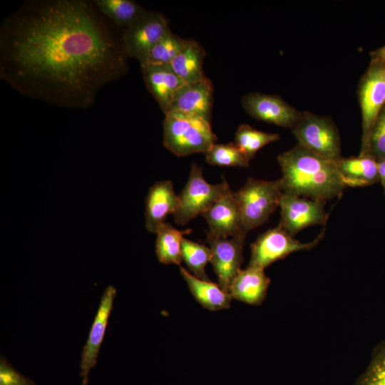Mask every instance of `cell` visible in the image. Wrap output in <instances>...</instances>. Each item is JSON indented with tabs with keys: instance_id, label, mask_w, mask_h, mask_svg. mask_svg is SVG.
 Wrapping results in <instances>:
<instances>
[{
	"instance_id": "6da1fadb",
	"label": "cell",
	"mask_w": 385,
	"mask_h": 385,
	"mask_svg": "<svg viewBox=\"0 0 385 385\" xmlns=\"http://www.w3.org/2000/svg\"><path fill=\"white\" fill-rule=\"evenodd\" d=\"M100 12L84 0L24 3L1 25V79L34 99L88 108L128 71L121 38Z\"/></svg>"
},
{
	"instance_id": "7a4b0ae2",
	"label": "cell",
	"mask_w": 385,
	"mask_h": 385,
	"mask_svg": "<svg viewBox=\"0 0 385 385\" xmlns=\"http://www.w3.org/2000/svg\"><path fill=\"white\" fill-rule=\"evenodd\" d=\"M284 194L327 202L339 197L346 186L337 162L326 159L297 144L277 157Z\"/></svg>"
},
{
	"instance_id": "3957f363",
	"label": "cell",
	"mask_w": 385,
	"mask_h": 385,
	"mask_svg": "<svg viewBox=\"0 0 385 385\" xmlns=\"http://www.w3.org/2000/svg\"><path fill=\"white\" fill-rule=\"evenodd\" d=\"M163 145L178 157L204 153L215 143L210 122L200 117L175 112L164 113Z\"/></svg>"
},
{
	"instance_id": "277c9868",
	"label": "cell",
	"mask_w": 385,
	"mask_h": 385,
	"mask_svg": "<svg viewBox=\"0 0 385 385\" xmlns=\"http://www.w3.org/2000/svg\"><path fill=\"white\" fill-rule=\"evenodd\" d=\"M237 202L242 232L247 235L265 223L279 205L283 194L280 183L249 178L239 190L232 192Z\"/></svg>"
},
{
	"instance_id": "5b68a950",
	"label": "cell",
	"mask_w": 385,
	"mask_h": 385,
	"mask_svg": "<svg viewBox=\"0 0 385 385\" xmlns=\"http://www.w3.org/2000/svg\"><path fill=\"white\" fill-rule=\"evenodd\" d=\"M291 130L301 146L332 161L342 158L339 130L331 118L302 111Z\"/></svg>"
},
{
	"instance_id": "8992f818",
	"label": "cell",
	"mask_w": 385,
	"mask_h": 385,
	"mask_svg": "<svg viewBox=\"0 0 385 385\" xmlns=\"http://www.w3.org/2000/svg\"><path fill=\"white\" fill-rule=\"evenodd\" d=\"M361 114L360 155H367L369 141L379 114L385 105V62H369L357 89Z\"/></svg>"
},
{
	"instance_id": "52a82bcc",
	"label": "cell",
	"mask_w": 385,
	"mask_h": 385,
	"mask_svg": "<svg viewBox=\"0 0 385 385\" xmlns=\"http://www.w3.org/2000/svg\"><path fill=\"white\" fill-rule=\"evenodd\" d=\"M229 188L225 179L217 184L207 183L203 176L202 168L193 163L188 182L178 195V207L173 214L175 222L183 226L202 215Z\"/></svg>"
},
{
	"instance_id": "ba28073f",
	"label": "cell",
	"mask_w": 385,
	"mask_h": 385,
	"mask_svg": "<svg viewBox=\"0 0 385 385\" xmlns=\"http://www.w3.org/2000/svg\"><path fill=\"white\" fill-rule=\"evenodd\" d=\"M324 235L323 230L314 240L302 242L277 225L260 235L251 245V257L248 266L265 270L292 252L312 250L318 245Z\"/></svg>"
},
{
	"instance_id": "9c48e42d",
	"label": "cell",
	"mask_w": 385,
	"mask_h": 385,
	"mask_svg": "<svg viewBox=\"0 0 385 385\" xmlns=\"http://www.w3.org/2000/svg\"><path fill=\"white\" fill-rule=\"evenodd\" d=\"M169 30L163 14L146 11L122 35L121 43L126 56L143 63L150 49Z\"/></svg>"
},
{
	"instance_id": "30bf717a",
	"label": "cell",
	"mask_w": 385,
	"mask_h": 385,
	"mask_svg": "<svg viewBox=\"0 0 385 385\" xmlns=\"http://www.w3.org/2000/svg\"><path fill=\"white\" fill-rule=\"evenodd\" d=\"M326 202L283 193L279 205L281 218L278 225L292 237L306 227L325 225L329 217Z\"/></svg>"
},
{
	"instance_id": "8fae6325",
	"label": "cell",
	"mask_w": 385,
	"mask_h": 385,
	"mask_svg": "<svg viewBox=\"0 0 385 385\" xmlns=\"http://www.w3.org/2000/svg\"><path fill=\"white\" fill-rule=\"evenodd\" d=\"M245 236L239 234L222 238L207 234V242L212 250L210 262L218 284L225 291L228 292L231 282L241 270Z\"/></svg>"
},
{
	"instance_id": "7c38bea8",
	"label": "cell",
	"mask_w": 385,
	"mask_h": 385,
	"mask_svg": "<svg viewBox=\"0 0 385 385\" xmlns=\"http://www.w3.org/2000/svg\"><path fill=\"white\" fill-rule=\"evenodd\" d=\"M242 106L250 115L258 120L290 129L302 113L278 96L260 93L245 95Z\"/></svg>"
},
{
	"instance_id": "4fadbf2b",
	"label": "cell",
	"mask_w": 385,
	"mask_h": 385,
	"mask_svg": "<svg viewBox=\"0 0 385 385\" xmlns=\"http://www.w3.org/2000/svg\"><path fill=\"white\" fill-rule=\"evenodd\" d=\"M213 86L205 76L197 81L185 83L175 93L163 113H181L200 117L210 122Z\"/></svg>"
},
{
	"instance_id": "5bb4252c",
	"label": "cell",
	"mask_w": 385,
	"mask_h": 385,
	"mask_svg": "<svg viewBox=\"0 0 385 385\" xmlns=\"http://www.w3.org/2000/svg\"><path fill=\"white\" fill-rule=\"evenodd\" d=\"M116 293V289L113 286L109 285L101 296L88 339L83 348L80 364L81 376L83 379L81 385L87 384L89 372L97 363L98 355L103 340L109 316L113 309Z\"/></svg>"
},
{
	"instance_id": "9a60e30c",
	"label": "cell",
	"mask_w": 385,
	"mask_h": 385,
	"mask_svg": "<svg viewBox=\"0 0 385 385\" xmlns=\"http://www.w3.org/2000/svg\"><path fill=\"white\" fill-rule=\"evenodd\" d=\"M202 216L208 225L207 235L226 238L245 234L241 227L239 208L230 188L202 214Z\"/></svg>"
},
{
	"instance_id": "2e32d148",
	"label": "cell",
	"mask_w": 385,
	"mask_h": 385,
	"mask_svg": "<svg viewBox=\"0 0 385 385\" xmlns=\"http://www.w3.org/2000/svg\"><path fill=\"white\" fill-rule=\"evenodd\" d=\"M178 195L175 192L170 180L158 181L150 187L145 199V223L147 230L157 232L178 207Z\"/></svg>"
},
{
	"instance_id": "e0dca14e",
	"label": "cell",
	"mask_w": 385,
	"mask_h": 385,
	"mask_svg": "<svg viewBox=\"0 0 385 385\" xmlns=\"http://www.w3.org/2000/svg\"><path fill=\"white\" fill-rule=\"evenodd\" d=\"M145 85L164 113L175 93L185 82L170 64H140Z\"/></svg>"
},
{
	"instance_id": "ac0fdd59",
	"label": "cell",
	"mask_w": 385,
	"mask_h": 385,
	"mask_svg": "<svg viewBox=\"0 0 385 385\" xmlns=\"http://www.w3.org/2000/svg\"><path fill=\"white\" fill-rule=\"evenodd\" d=\"M270 279L265 270L247 266L241 270L231 282L228 292L232 299L251 305H260L265 300Z\"/></svg>"
},
{
	"instance_id": "d6986e66",
	"label": "cell",
	"mask_w": 385,
	"mask_h": 385,
	"mask_svg": "<svg viewBox=\"0 0 385 385\" xmlns=\"http://www.w3.org/2000/svg\"><path fill=\"white\" fill-rule=\"evenodd\" d=\"M337 166L346 187H366L379 182L377 160L370 155L342 157Z\"/></svg>"
},
{
	"instance_id": "ffe728a7",
	"label": "cell",
	"mask_w": 385,
	"mask_h": 385,
	"mask_svg": "<svg viewBox=\"0 0 385 385\" xmlns=\"http://www.w3.org/2000/svg\"><path fill=\"white\" fill-rule=\"evenodd\" d=\"M180 273L190 293L203 307L210 311L230 308L232 297L219 284L199 279L182 266H180Z\"/></svg>"
},
{
	"instance_id": "44dd1931",
	"label": "cell",
	"mask_w": 385,
	"mask_h": 385,
	"mask_svg": "<svg viewBox=\"0 0 385 385\" xmlns=\"http://www.w3.org/2000/svg\"><path fill=\"white\" fill-rule=\"evenodd\" d=\"M205 56L204 48L197 41L187 39L185 45L170 65L185 83L194 82L205 77L202 69Z\"/></svg>"
},
{
	"instance_id": "7402d4cb",
	"label": "cell",
	"mask_w": 385,
	"mask_h": 385,
	"mask_svg": "<svg viewBox=\"0 0 385 385\" xmlns=\"http://www.w3.org/2000/svg\"><path fill=\"white\" fill-rule=\"evenodd\" d=\"M190 229L180 230L168 222L158 230L155 240V254L158 261L164 265H180L182 259L181 246L184 235L190 234Z\"/></svg>"
},
{
	"instance_id": "603a6c76",
	"label": "cell",
	"mask_w": 385,
	"mask_h": 385,
	"mask_svg": "<svg viewBox=\"0 0 385 385\" xmlns=\"http://www.w3.org/2000/svg\"><path fill=\"white\" fill-rule=\"evenodd\" d=\"M93 2L104 16L125 29L146 12L138 4L130 0H95Z\"/></svg>"
},
{
	"instance_id": "cb8c5ba5",
	"label": "cell",
	"mask_w": 385,
	"mask_h": 385,
	"mask_svg": "<svg viewBox=\"0 0 385 385\" xmlns=\"http://www.w3.org/2000/svg\"><path fill=\"white\" fill-rule=\"evenodd\" d=\"M279 138L277 133H265L247 124H242L235 132V143L250 161L262 148Z\"/></svg>"
},
{
	"instance_id": "d4e9b609",
	"label": "cell",
	"mask_w": 385,
	"mask_h": 385,
	"mask_svg": "<svg viewBox=\"0 0 385 385\" xmlns=\"http://www.w3.org/2000/svg\"><path fill=\"white\" fill-rule=\"evenodd\" d=\"M182 259L189 270L196 277L210 280L205 273V267L211 262L212 250L210 247L183 238L181 246Z\"/></svg>"
},
{
	"instance_id": "484cf974",
	"label": "cell",
	"mask_w": 385,
	"mask_h": 385,
	"mask_svg": "<svg viewBox=\"0 0 385 385\" xmlns=\"http://www.w3.org/2000/svg\"><path fill=\"white\" fill-rule=\"evenodd\" d=\"M186 40L169 30L150 49L141 64H170L183 49Z\"/></svg>"
},
{
	"instance_id": "4316f807",
	"label": "cell",
	"mask_w": 385,
	"mask_h": 385,
	"mask_svg": "<svg viewBox=\"0 0 385 385\" xmlns=\"http://www.w3.org/2000/svg\"><path fill=\"white\" fill-rule=\"evenodd\" d=\"M206 162L212 165L247 167L250 160L234 143L213 144L205 153Z\"/></svg>"
},
{
	"instance_id": "83f0119b",
	"label": "cell",
	"mask_w": 385,
	"mask_h": 385,
	"mask_svg": "<svg viewBox=\"0 0 385 385\" xmlns=\"http://www.w3.org/2000/svg\"><path fill=\"white\" fill-rule=\"evenodd\" d=\"M356 385H385V341L375 349L368 367Z\"/></svg>"
},
{
	"instance_id": "f1b7e54d",
	"label": "cell",
	"mask_w": 385,
	"mask_h": 385,
	"mask_svg": "<svg viewBox=\"0 0 385 385\" xmlns=\"http://www.w3.org/2000/svg\"><path fill=\"white\" fill-rule=\"evenodd\" d=\"M367 155H370L376 160L385 158V105L372 128Z\"/></svg>"
},
{
	"instance_id": "f546056e",
	"label": "cell",
	"mask_w": 385,
	"mask_h": 385,
	"mask_svg": "<svg viewBox=\"0 0 385 385\" xmlns=\"http://www.w3.org/2000/svg\"><path fill=\"white\" fill-rule=\"evenodd\" d=\"M0 385H36L13 368L6 358L1 355Z\"/></svg>"
},
{
	"instance_id": "4dcf8cb0",
	"label": "cell",
	"mask_w": 385,
	"mask_h": 385,
	"mask_svg": "<svg viewBox=\"0 0 385 385\" xmlns=\"http://www.w3.org/2000/svg\"><path fill=\"white\" fill-rule=\"evenodd\" d=\"M370 62H385V45L370 53Z\"/></svg>"
},
{
	"instance_id": "1f68e13d",
	"label": "cell",
	"mask_w": 385,
	"mask_h": 385,
	"mask_svg": "<svg viewBox=\"0 0 385 385\" xmlns=\"http://www.w3.org/2000/svg\"><path fill=\"white\" fill-rule=\"evenodd\" d=\"M377 166L379 182H381L382 185L385 197V158L378 160Z\"/></svg>"
}]
</instances>
